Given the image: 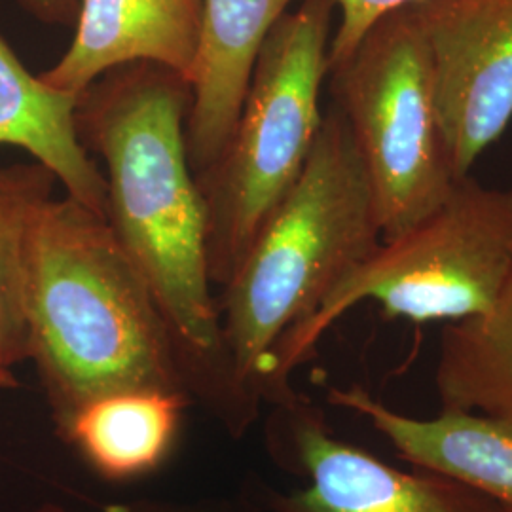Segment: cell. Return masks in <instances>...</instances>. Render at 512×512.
I'll return each instance as SVG.
<instances>
[{"mask_svg": "<svg viewBox=\"0 0 512 512\" xmlns=\"http://www.w3.org/2000/svg\"><path fill=\"white\" fill-rule=\"evenodd\" d=\"M340 21L332 33L329 48V69L348 57L366 31L387 12L416 0H334Z\"/></svg>", "mask_w": 512, "mask_h": 512, "instance_id": "obj_16", "label": "cell"}, {"mask_svg": "<svg viewBox=\"0 0 512 512\" xmlns=\"http://www.w3.org/2000/svg\"><path fill=\"white\" fill-rule=\"evenodd\" d=\"M202 31L203 0H80L69 50L38 76L78 95L118 65L152 61L192 82Z\"/></svg>", "mask_w": 512, "mask_h": 512, "instance_id": "obj_9", "label": "cell"}, {"mask_svg": "<svg viewBox=\"0 0 512 512\" xmlns=\"http://www.w3.org/2000/svg\"><path fill=\"white\" fill-rule=\"evenodd\" d=\"M266 406L268 454L304 482L258 495L270 512H505L450 476L397 469L340 439L325 412L294 389Z\"/></svg>", "mask_w": 512, "mask_h": 512, "instance_id": "obj_7", "label": "cell"}, {"mask_svg": "<svg viewBox=\"0 0 512 512\" xmlns=\"http://www.w3.org/2000/svg\"><path fill=\"white\" fill-rule=\"evenodd\" d=\"M327 80L363 158L382 239L397 238L456 184L412 4L378 19Z\"/></svg>", "mask_w": 512, "mask_h": 512, "instance_id": "obj_6", "label": "cell"}, {"mask_svg": "<svg viewBox=\"0 0 512 512\" xmlns=\"http://www.w3.org/2000/svg\"><path fill=\"white\" fill-rule=\"evenodd\" d=\"M232 499H203L196 503H175V501H135L124 505H109L101 512H230ZM31 512H73L57 503H44Z\"/></svg>", "mask_w": 512, "mask_h": 512, "instance_id": "obj_17", "label": "cell"}, {"mask_svg": "<svg viewBox=\"0 0 512 512\" xmlns=\"http://www.w3.org/2000/svg\"><path fill=\"white\" fill-rule=\"evenodd\" d=\"M19 4L46 25H74L80 0H19Z\"/></svg>", "mask_w": 512, "mask_h": 512, "instance_id": "obj_18", "label": "cell"}, {"mask_svg": "<svg viewBox=\"0 0 512 512\" xmlns=\"http://www.w3.org/2000/svg\"><path fill=\"white\" fill-rule=\"evenodd\" d=\"M327 401L365 418L397 458L450 476L512 512V421L478 412L446 410L414 418L374 399L359 385L330 387Z\"/></svg>", "mask_w": 512, "mask_h": 512, "instance_id": "obj_10", "label": "cell"}, {"mask_svg": "<svg viewBox=\"0 0 512 512\" xmlns=\"http://www.w3.org/2000/svg\"><path fill=\"white\" fill-rule=\"evenodd\" d=\"M192 82L152 61L110 69L78 93L76 133L107 167L110 232L175 332L202 403L241 439L258 418L243 403L222 346L207 270V209L186 152Z\"/></svg>", "mask_w": 512, "mask_h": 512, "instance_id": "obj_1", "label": "cell"}, {"mask_svg": "<svg viewBox=\"0 0 512 512\" xmlns=\"http://www.w3.org/2000/svg\"><path fill=\"white\" fill-rule=\"evenodd\" d=\"M186 406L184 397L160 391L112 393L84 406L65 440L105 478L147 475L167 458Z\"/></svg>", "mask_w": 512, "mask_h": 512, "instance_id": "obj_13", "label": "cell"}, {"mask_svg": "<svg viewBox=\"0 0 512 512\" xmlns=\"http://www.w3.org/2000/svg\"><path fill=\"white\" fill-rule=\"evenodd\" d=\"M29 361L67 439L78 412L112 393L194 403L183 348L145 275L103 217L65 196L40 207L25 260Z\"/></svg>", "mask_w": 512, "mask_h": 512, "instance_id": "obj_2", "label": "cell"}, {"mask_svg": "<svg viewBox=\"0 0 512 512\" xmlns=\"http://www.w3.org/2000/svg\"><path fill=\"white\" fill-rule=\"evenodd\" d=\"M54 173L38 162L0 167V372L29 361L25 260L33 220L54 198Z\"/></svg>", "mask_w": 512, "mask_h": 512, "instance_id": "obj_15", "label": "cell"}, {"mask_svg": "<svg viewBox=\"0 0 512 512\" xmlns=\"http://www.w3.org/2000/svg\"><path fill=\"white\" fill-rule=\"evenodd\" d=\"M230 512H270L262 503L260 499H249V497H238L232 499V507Z\"/></svg>", "mask_w": 512, "mask_h": 512, "instance_id": "obj_19", "label": "cell"}, {"mask_svg": "<svg viewBox=\"0 0 512 512\" xmlns=\"http://www.w3.org/2000/svg\"><path fill=\"white\" fill-rule=\"evenodd\" d=\"M429 55L440 135L456 181L512 120V0L410 2Z\"/></svg>", "mask_w": 512, "mask_h": 512, "instance_id": "obj_8", "label": "cell"}, {"mask_svg": "<svg viewBox=\"0 0 512 512\" xmlns=\"http://www.w3.org/2000/svg\"><path fill=\"white\" fill-rule=\"evenodd\" d=\"M511 264L512 190L459 179L437 209L397 238L382 239L308 321L281 338L264 404L293 389L294 368L353 306L374 300L387 317L456 323L492 306Z\"/></svg>", "mask_w": 512, "mask_h": 512, "instance_id": "obj_5", "label": "cell"}, {"mask_svg": "<svg viewBox=\"0 0 512 512\" xmlns=\"http://www.w3.org/2000/svg\"><path fill=\"white\" fill-rule=\"evenodd\" d=\"M76 99L29 73L0 37V147L25 150L54 173L67 196L105 219L107 183L78 139Z\"/></svg>", "mask_w": 512, "mask_h": 512, "instance_id": "obj_12", "label": "cell"}, {"mask_svg": "<svg viewBox=\"0 0 512 512\" xmlns=\"http://www.w3.org/2000/svg\"><path fill=\"white\" fill-rule=\"evenodd\" d=\"M382 243L363 158L330 103L306 167L264 222L217 300L222 346L256 418L281 338L308 321L334 285Z\"/></svg>", "mask_w": 512, "mask_h": 512, "instance_id": "obj_3", "label": "cell"}, {"mask_svg": "<svg viewBox=\"0 0 512 512\" xmlns=\"http://www.w3.org/2000/svg\"><path fill=\"white\" fill-rule=\"evenodd\" d=\"M18 385L14 372H0V389H16Z\"/></svg>", "mask_w": 512, "mask_h": 512, "instance_id": "obj_20", "label": "cell"}, {"mask_svg": "<svg viewBox=\"0 0 512 512\" xmlns=\"http://www.w3.org/2000/svg\"><path fill=\"white\" fill-rule=\"evenodd\" d=\"M435 387L440 408L512 421V264L488 310L442 330Z\"/></svg>", "mask_w": 512, "mask_h": 512, "instance_id": "obj_14", "label": "cell"}, {"mask_svg": "<svg viewBox=\"0 0 512 512\" xmlns=\"http://www.w3.org/2000/svg\"><path fill=\"white\" fill-rule=\"evenodd\" d=\"M300 0H203L200 54L186 118V152L198 177L219 160L238 122L256 55L275 21Z\"/></svg>", "mask_w": 512, "mask_h": 512, "instance_id": "obj_11", "label": "cell"}, {"mask_svg": "<svg viewBox=\"0 0 512 512\" xmlns=\"http://www.w3.org/2000/svg\"><path fill=\"white\" fill-rule=\"evenodd\" d=\"M334 0H300L264 38L238 122L196 177L207 209V270L224 287L300 179L319 133Z\"/></svg>", "mask_w": 512, "mask_h": 512, "instance_id": "obj_4", "label": "cell"}]
</instances>
